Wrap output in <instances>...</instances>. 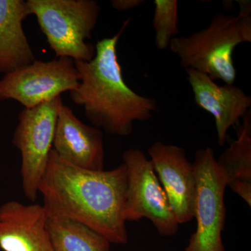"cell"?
I'll use <instances>...</instances> for the list:
<instances>
[{"label": "cell", "instance_id": "3957f363", "mask_svg": "<svg viewBox=\"0 0 251 251\" xmlns=\"http://www.w3.org/2000/svg\"><path fill=\"white\" fill-rule=\"evenodd\" d=\"M240 11L215 14L207 27L186 36H176L170 49L184 69H193L216 81L234 85L237 77L233 53L239 44L251 42V1H238Z\"/></svg>", "mask_w": 251, "mask_h": 251}, {"label": "cell", "instance_id": "52a82bcc", "mask_svg": "<svg viewBox=\"0 0 251 251\" xmlns=\"http://www.w3.org/2000/svg\"><path fill=\"white\" fill-rule=\"evenodd\" d=\"M122 158L127 172L126 222L149 219L161 237L175 235L179 225L150 160L138 148L126 150Z\"/></svg>", "mask_w": 251, "mask_h": 251}, {"label": "cell", "instance_id": "ac0fdd59", "mask_svg": "<svg viewBox=\"0 0 251 251\" xmlns=\"http://www.w3.org/2000/svg\"><path fill=\"white\" fill-rule=\"evenodd\" d=\"M144 2L143 0H112L110 4L117 11H126L138 7Z\"/></svg>", "mask_w": 251, "mask_h": 251}, {"label": "cell", "instance_id": "8fae6325", "mask_svg": "<svg viewBox=\"0 0 251 251\" xmlns=\"http://www.w3.org/2000/svg\"><path fill=\"white\" fill-rule=\"evenodd\" d=\"M52 149L63 161L73 166L89 171H103V131L83 123L64 104L59 109Z\"/></svg>", "mask_w": 251, "mask_h": 251}, {"label": "cell", "instance_id": "e0dca14e", "mask_svg": "<svg viewBox=\"0 0 251 251\" xmlns=\"http://www.w3.org/2000/svg\"><path fill=\"white\" fill-rule=\"evenodd\" d=\"M227 187L238 195L249 206H251V181H231Z\"/></svg>", "mask_w": 251, "mask_h": 251}, {"label": "cell", "instance_id": "5b68a950", "mask_svg": "<svg viewBox=\"0 0 251 251\" xmlns=\"http://www.w3.org/2000/svg\"><path fill=\"white\" fill-rule=\"evenodd\" d=\"M196 194L194 218L196 229L184 251H225L222 234L226 224L225 192L227 178L210 148L195 154Z\"/></svg>", "mask_w": 251, "mask_h": 251}, {"label": "cell", "instance_id": "8992f818", "mask_svg": "<svg viewBox=\"0 0 251 251\" xmlns=\"http://www.w3.org/2000/svg\"><path fill=\"white\" fill-rule=\"evenodd\" d=\"M63 104L59 96L35 108H24L18 115L12 143L21 154L23 193L31 202H35L39 193V184L52 149L57 117Z\"/></svg>", "mask_w": 251, "mask_h": 251}, {"label": "cell", "instance_id": "2e32d148", "mask_svg": "<svg viewBox=\"0 0 251 251\" xmlns=\"http://www.w3.org/2000/svg\"><path fill=\"white\" fill-rule=\"evenodd\" d=\"M152 25L157 49L163 50L169 48L171 41L178 36L177 0H155Z\"/></svg>", "mask_w": 251, "mask_h": 251}, {"label": "cell", "instance_id": "ba28073f", "mask_svg": "<svg viewBox=\"0 0 251 251\" xmlns=\"http://www.w3.org/2000/svg\"><path fill=\"white\" fill-rule=\"evenodd\" d=\"M80 81L74 60L59 57L49 62L36 60L5 74L0 80V100H15L24 108H35L72 92Z\"/></svg>", "mask_w": 251, "mask_h": 251}, {"label": "cell", "instance_id": "d6986e66", "mask_svg": "<svg viewBox=\"0 0 251 251\" xmlns=\"http://www.w3.org/2000/svg\"></svg>", "mask_w": 251, "mask_h": 251}, {"label": "cell", "instance_id": "30bf717a", "mask_svg": "<svg viewBox=\"0 0 251 251\" xmlns=\"http://www.w3.org/2000/svg\"><path fill=\"white\" fill-rule=\"evenodd\" d=\"M195 101L214 118L218 143L224 146L231 127L239 123L251 106V97L234 85H219L206 74L185 69Z\"/></svg>", "mask_w": 251, "mask_h": 251}, {"label": "cell", "instance_id": "4fadbf2b", "mask_svg": "<svg viewBox=\"0 0 251 251\" xmlns=\"http://www.w3.org/2000/svg\"><path fill=\"white\" fill-rule=\"evenodd\" d=\"M29 15L27 1L0 0V72H14L36 60L23 27Z\"/></svg>", "mask_w": 251, "mask_h": 251}, {"label": "cell", "instance_id": "9a60e30c", "mask_svg": "<svg viewBox=\"0 0 251 251\" xmlns=\"http://www.w3.org/2000/svg\"><path fill=\"white\" fill-rule=\"evenodd\" d=\"M228 184L231 181H251V113L243 118L238 130V138L216 159ZM228 185V184H227Z\"/></svg>", "mask_w": 251, "mask_h": 251}, {"label": "cell", "instance_id": "5bb4252c", "mask_svg": "<svg viewBox=\"0 0 251 251\" xmlns=\"http://www.w3.org/2000/svg\"><path fill=\"white\" fill-rule=\"evenodd\" d=\"M46 227L55 251H110L106 238L68 218L47 215Z\"/></svg>", "mask_w": 251, "mask_h": 251}, {"label": "cell", "instance_id": "7c38bea8", "mask_svg": "<svg viewBox=\"0 0 251 251\" xmlns=\"http://www.w3.org/2000/svg\"><path fill=\"white\" fill-rule=\"evenodd\" d=\"M47 213L39 204L11 201L0 206L1 251H55L47 227Z\"/></svg>", "mask_w": 251, "mask_h": 251}, {"label": "cell", "instance_id": "6da1fadb", "mask_svg": "<svg viewBox=\"0 0 251 251\" xmlns=\"http://www.w3.org/2000/svg\"><path fill=\"white\" fill-rule=\"evenodd\" d=\"M127 172L123 163L110 171L82 169L63 161L51 150L39 186L47 215L85 225L111 243L128 242L124 208Z\"/></svg>", "mask_w": 251, "mask_h": 251}, {"label": "cell", "instance_id": "277c9868", "mask_svg": "<svg viewBox=\"0 0 251 251\" xmlns=\"http://www.w3.org/2000/svg\"><path fill=\"white\" fill-rule=\"evenodd\" d=\"M57 58L92 60L95 46L87 42L98 22L100 8L94 0H27Z\"/></svg>", "mask_w": 251, "mask_h": 251}, {"label": "cell", "instance_id": "7a4b0ae2", "mask_svg": "<svg viewBox=\"0 0 251 251\" xmlns=\"http://www.w3.org/2000/svg\"><path fill=\"white\" fill-rule=\"evenodd\" d=\"M130 22L128 18L116 34L99 41L92 60L74 61L80 81L70 92L92 126L119 136L131 134L135 122L148 121L158 110L156 99L136 93L123 77L117 47Z\"/></svg>", "mask_w": 251, "mask_h": 251}, {"label": "cell", "instance_id": "9c48e42d", "mask_svg": "<svg viewBox=\"0 0 251 251\" xmlns=\"http://www.w3.org/2000/svg\"><path fill=\"white\" fill-rule=\"evenodd\" d=\"M150 160L179 225L194 218L196 176L184 149L157 141L148 149Z\"/></svg>", "mask_w": 251, "mask_h": 251}]
</instances>
